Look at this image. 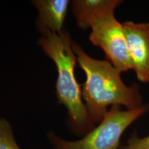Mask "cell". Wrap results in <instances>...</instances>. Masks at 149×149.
<instances>
[{"mask_svg":"<svg viewBox=\"0 0 149 149\" xmlns=\"http://www.w3.org/2000/svg\"><path fill=\"white\" fill-rule=\"evenodd\" d=\"M72 49L86 74L81 89L82 98L95 124L103 120L109 107L120 106L131 110L144 105L139 85L137 83L126 85L121 77V72L110 61L93 58L74 42Z\"/></svg>","mask_w":149,"mask_h":149,"instance_id":"6da1fadb","label":"cell"},{"mask_svg":"<svg viewBox=\"0 0 149 149\" xmlns=\"http://www.w3.org/2000/svg\"><path fill=\"white\" fill-rule=\"evenodd\" d=\"M70 34L48 33L39 39L38 44L55 62L57 70L56 93L59 104L68 111L70 124L79 133H88L95 127L82 98V91L74 74L77 56L72 49Z\"/></svg>","mask_w":149,"mask_h":149,"instance_id":"7a4b0ae2","label":"cell"},{"mask_svg":"<svg viewBox=\"0 0 149 149\" xmlns=\"http://www.w3.org/2000/svg\"><path fill=\"white\" fill-rule=\"evenodd\" d=\"M122 3L120 0H109L91 13L85 24V29H91L90 42L101 48L107 60L121 72L133 70L123 24L115 16V10Z\"/></svg>","mask_w":149,"mask_h":149,"instance_id":"3957f363","label":"cell"},{"mask_svg":"<svg viewBox=\"0 0 149 149\" xmlns=\"http://www.w3.org/2000/svg\"><path fill=\"white\" fill-rule=\"evenodd\" d=\"M148 111V104L131 110H122L120 106H113L97 126L81 139L68 141L52 133L49 135L50 141L54 149H120L124 131Z\"/></svg>","mask_w":149,"mask_h":149,"instance_id":"277c9868","label":"cell"},{"mask_svg":"<svg viewBox=\"0 0 149 149\" xmlns=\"http://www.w3.org/2000/svg\"><path fill=\"white\" fill-rule=\"evenodd\" d=\"M128 51L137 79L149 82V22L123 23Z\"/></svg>","mask_w":149,"mask_h":149,"instance_id":"5b68a950","label":"cell"},{"mask_svg":"<svg viewBox=\"0 0 149 149\" xmlns=\"http://www.w3.org/2000/svg\"><path fill=\"white\" fill-rule=\"evenodd\" d=\"M32 3L38 11L37 26L43 35L60 33L64 30L68 0H35Z\"/></svg>","mask_w":149,"mask_h":149,"instance_id":"8992f818","label":"cell"},{"mask_svg":"<svg viewBox=\"0 0 149 149\" xmlns=\"http://www.w3.org/2000/svg\"><path fill=\"white\" fill-rule=\"evenodd\" d=\"M0 149H22L17 144L12 126L4 118H0Z\"/></svg>","mask_w":149,"mask_h":149,"instance_id":"52a82bcc","label":"cell"},{"mask_svg":"<svg viewBox=\"0 0 149 149\" xmlns=\"http://www.w3.org/2000/svg\"><path fill=\"white\" fill-rule=\"evenodd\" d=\"M120 149H149V135L140 137L137 132L134 131Z\"/></svg>","mask_w":149,"mask_h":149,"instance_id":"ba28073f","label":"cell"}]
</instances>
